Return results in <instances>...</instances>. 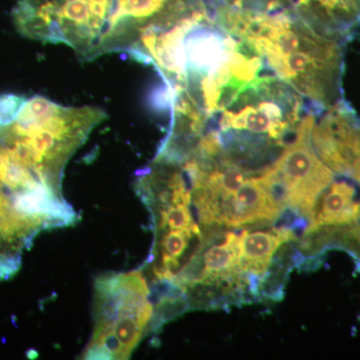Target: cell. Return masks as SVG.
<instances>
[{"mask_svg": "<svg viewBox=\"0 0 360 360\" xmlns=\"http://www.w3.org/2000/svg\"><path fill=\"white\" fill-rule=\"evenodd\" d=\"M219 20L317 113L341 101L343 54L338 37L285 14L225 9Z\"/></svg>", "mask_w": 360, "mask_h": 360, "instance_id": "1", "label": "cell"}, {"mask_svg": "<svg viewBox=\"0 0 360 360\" xmlns=\"http://www.w3.org/2000/svg\"><path fill=\"white\" fill-rule=\"evenodd\" d=\"M75 219L60 184L23 160L0 134V277L18 271L22 253L40 232Z\"/></svg>", "mask_w": 360, "mask_h": 360, "instance_id": "2", "label": "cell"}, {"mask_svg": "<svg viewBox=\"0 0 360 360\" xmlns=\"http://www.w3.org/2000/svg\"><path fill=\"white\" fill-rule=\"evenodd\" d=\"M117 0H20L14 25L30 39L72 47L84 58L108 53Z\"/></svg>", "mask_w": 360, "mask_h": 360, "instance_id": "3", "label": "cell"}, {"mask_svg": "<svg viewBox=\"0 0 360 360\" xmlns=\"http://www.w3.org/2000/svg\"><path fill=\"white\" fill-rule=\"evenodd\" d=\"M96 329L89 349L110 359H127L153 316L141 271L103 276L96 285Z\"/></svg>", "mask_w": 360, "mask_h": 360, "instance_id": "4", "label": "cell"}, {"mask_svg": "<svg viewBox=\"0 0 360 360\" xmlns=\"http://www.w3.org/2000/svg\"><path fill=\"white\" fill-rule=\"evenodd\" d=\"M315 116L314 112L304 115L295 137L264 169L286 210H292L309 220L319 196L335 179L333 170L322 162L312 146Z\"/></svg>", "mask_w": 360, "mask_h": 360, "instance_id": "5", "label": "cell"}, {"mask_svg": "<svg viewBox=\"0 0 360 360\" xmlns=\"http://www.w3.org/2000/svg\"><path fill=\"white\" fill-rule=\"evenodd\" d=\"M311 143L326 167L360 184V120L342 99L315 120Z\"/></svg>", "mask_w": 360, "mask_h": 360, "instance_id": "6", "label": "cell"}, {"mask_svg": "<svg viewBox=\"0 0 360 360\" xmlns=\"http://www.w3.org/2000/svg\"><path fill=\"white\" fill-rule=\"evenodd\" d=\"M264 169L251 174L238 191L213 205L200 219L202 229H238L274 222L278 219L286 208L272 188Z\"/></svg>", "mask_w": 360, "mask_h": 360, "instance_id": "7", "label": "cell"}, {"mask_svg": "<svg viewBox=\"0 0 360 360\" xmlns=\"http://www.w3.org/2000/svg\"><path fill=\"white\" fill-rule=\"evenodd\" d=\"M238 234L240 269L246 276L262 277L269 271L272 258L284 243L295 238L288 227L243 229Z\"/></svg>", "mask_w": 360, "mask_h": 360, "instance_id": "8", "label": "cell"}, {"mask_svg": "<svg viewBox=\"0 0 360 360\" xmlns=\"http://www.w3.org/2000/svg\"><path fill=\"white\" fill-rule=\"evenodd\" d=\"M359 207L354 186L347 181H333L315 203L305 234L350 224L359 215Z\"/></svg>", "mask_w": 360, "mask_h": 360, "instance_id": "9", "label": "cell"}, {"mask_svg": "<svg viewBox=\"0 0 360 360\" xmlns=\"http://www.w3.org/2000/svg\"><path fill=\"white\" fill-rule=\"evenodd\" d=\"M324 238L331 239L335 245H342L360 260V207L354 221L345 226L333 227V231L324 234Z\"/></svg>", "mask_w": 360, "mask_h": 360, "instance_id": "10", "label": "cell"}, {"mask_svg": "<svg viewBox=\"0 0 360 360\" xmlns=\"http://www.w3.org/2000/svg\"><path fill=\"white\" fill-rule=\"evenodd\" d=\"M25 99L15 94H0V124L13 122L22 108Z\"/></svg>", "mask_w": 360, "mask_h": 360, "instance_id": "11", "label": "cell"}]
</instances>
